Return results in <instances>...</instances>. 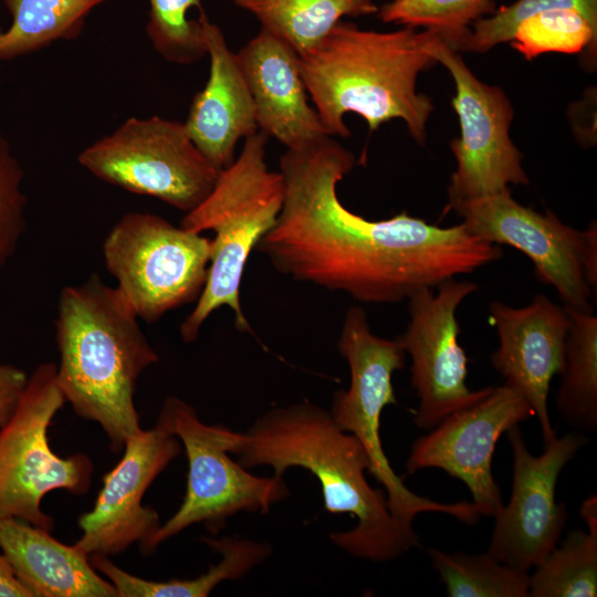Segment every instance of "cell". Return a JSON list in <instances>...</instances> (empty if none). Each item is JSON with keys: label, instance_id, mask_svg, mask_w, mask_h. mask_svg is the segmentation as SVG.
I'll return each mask as SVG.
<instances>
[{"label": "cell", "instance_id": "22", "mask_svg": "<svg viewBox=\"0 0 597 597\" xmlns=\"http://www.w3.org/2000/svg\"><path fill=\"white\" fill-rule=\"evenodd\" d=\"M261 28L292 46L298 55L322 41L345 17L377 13L374 0H233Z\"/></svg>", "mask_w": 597, "mask_h": 597}, {"label": "cell", "instance_id": "20", "mask_svg": "<svg viewBox=\"0 0 597 597\" xmlns=\"http://www.w3.org/2000/svg\"><path fill=\"white\" fill-rule=\"evenodd\" d=\"M0 549L33 597H118L90 556L59 542L49 530L0 519Z\"/></svg>", "mask_w": 597, "mask_h": 597}, {"label": "cell", "instance_id": "27", "mask_svg": "<svg viewBox=\"0 0 597 597\" xmlns=\"http://www.w3.org/2000/svg\"><path fill=\"white\" fill-rule=\"evenodd\" d=\"M149 13L146 34L154 50L166 61L189 65L207 55L205 19L188 18L192 8H201V0H148Z\"/></svg>", "mask_w": 597, "mask_h": 597}, {"label": "cell", "instance_id": "23", "mask_svg": "<svg viewBox=\"0 0 597 597\" xmlns=\"http://www.w3.org/2000/svg\"><path fill=\"white\" fill-rule=\"evenodd\" d=\"M107 0H3L12 15L0 34V60L42 50L60 40L78 38L90 12Z\"/></svg>", "mask_w": 597, "mask_h": 597}, {"label": "cell", "instance_id": "19", "mask_svg": "<svg viewBox=\"0 0 597 597\" xmlns=\"http://www.w3.org/2000/svg\"><path fill=\"white\" fill-rule=\"evenodd\" d=\"M209 77L205 87L192 98L186 130L220 172L230 166L240 139L259 130L254 102L247 78L221 31L205 19Z\"/></svg>", "mask_w": 597, "mask_h": 597}, {"label": "cell", "instance_id": "17", "mask_svg": "<svg viewBox=\"0 0 597 597\" xmlns=\"http://www.w3.org/2000/svg\"><path fill=\"white\" fill-rule=\"evenodd\" d=\"M490 323L496 328L500 346L491 362L505 378V385L519 391L537 417L545 443L556 438L548 413L551 383L564 365L565 344L570 318L566 307L543 294L522 307L501 301L490 306Z\"/></svg>", "mask_w": 597, "mask_h": 597}, {"label": "cell", "instance_id": "32", "mask_svg": "<svg viewBox=\"0 0 597 597\" xmlns=\"http://www.w3.org/2000/svg\"><path fill=\"white\" fill-rule=\"evenodd\" d=\"M28 374L11 364H0V428L17 409L28 381Z\"/></svg>", "mask_w": 597, "mask_h": 597}, {"label": "cell", "instance_id": "26", "mask_svg": "<svg viewBox=\"0 0 597 597\" xmlns=\"http://www.w3.org/2000/svg\"><path fill=\"white\" fill-rule=\"evenodd\" d=\"M450 597H527L528 572L511 567L488 553L428 551Z\"/></svg>", "mask_w": 597, "mask_h": 597}, {"label": "cell", "instance_id": "6", "mask_svg": "<svg viewBox=\"0 0 597 597\" xmlns=\"http://www.w3.org/2000/svg\"><path fill=\"white\" fill-rule=\"evenodd\" d=\"M338 349L346 359L350 383L334 394L329 413L335 423L353 434L369 459V472L384 486L388 507L398 521L412 524L425 512L451 515L467 524L480 520V511L469 502L440 503L410 491L389 463L380 439V417L387 405H396L392 374L405 365V349L399 338L375 335L367 314L352 306L344 318Z\"/></svg>", "mask_w": 597, "mask_h": 597}, {"label": "cell", "instance_id": "33", "mask_svg": "<svg viewBox=\"0 0 597 597\" xmlns=\"http://www.w3.org/2000/svg\"><path fill=\"white\" fill-rule=\"evenodd\" d=\"M0 597H33L0 549Z\"/></svg>", "mask_w": 597, "mask_h": 597}, {"label": "cell", "instance_id": "3", "mask_svg": "<svg viewBox=\"0 0 597 597\" xmlns=\"http://www.w3.org/2000/svg\"><path fill=\"white\" fill-rule=\"evenodd\" d=\"M440 34L416 28L379 32L341 21L316 45L298 55L302 77L329 136L347 138V113L362 116L370 130L401 119L420 144L427 137L432 101L417 91L420 72L437 63Z\"/></svg>", "mask_w": 597, "mask_h": 597}, {"label": "cell", "instance_id": "8", "mask_svg": "<svg viewBox=\"0 0 597 597\" xmlns=\"http://www.w3.org/2000/svg\"><path fill=\"white\" fill-rule=\"evenodd\" d=\"M56 365L42 363L28 377L15 411L0 428V519L15 517L51 531L53 519L41 509L53 490L85 494L94 471L84 453L59 457L48 430L65 404Z\"/></svg>", "mask_w": 597, "mask_h": 597}, {"label": "cell", "instance_id": "10", "mask_svg": "<svg viewBox=\"0 0 597 597\" xmlns=\"http://www.w3.org/2000/svg\"><path fill=\"white\" fill-rule=\"evenodd\" d=\"M77 160L107 184L157 198L185 213L206 199L219 175L184 123L156 115L127 118L83 149Z\"/></svg>", "mask_w": 597, "mask_h": 597}, {"label": "cell", "instance_id": "13", "mask_svg": "<svg viewBox=\"0 0 597 597\" xmlns=\"http://www.w3.org/2000/svg\"><path fill=\"white\" fill-rule=\"evenodd\" d=\"M436 289L433 293L425 287L408 298L410 322L398 337L411 358V386L419 398L413 422L422 430H430L448 415L473 405L491 389L468 387V357L459 344L455 312L478 285L451 279Z\"/></svg>", "mask_w": 597, "mask_h": 597}, {"label": "cell", "instance_id": "25", "mask_svg": "<svg viewBox=\"0 0 597 597\" xmlns=\"http://www.w3.org/2000/svg\"><path fill=\"white\" fill-rule=\"evenodd\" d=\"M597 595V527L570 530L528 576L531 597Z\"/></svg>", "mask_w": 597, "mask_h": 597}, {"label": "cell", "instance_id": "5", "mask_svg": "<svg viewBox=\"0 0 597 597\" xmlns=\"http://www.w3.org/2000/svg\"><path fill=\"white\" fill-rule=\"evenodd\" d=\"M268 139L260 130L247 137L210 193L180 221L187 230L214 232L206 284L180 325L184 343L195 342L205 321L222 306L233 312L238 331H250L240 303L243 273L252 251L275 226L285 197L283 175L269 170L265 161Z\"/></svg>", "mask_w": 597, "mask_h": 597}, {"label": "cell", "instance_id": "34", "mask_svg": "<svg viewBox=\"0 0 597 597\" xmlns=\"http://www.w3.org/2000/svg\"><path fill=\"white\" fill-rule=\"evenodd\" d=\"M596 495L588 498L582 505V516L588 525L597 526Z\"/></svg>", "mask_w": 597, "mask_h": 597}, {"label": "cell", "instance_id": "7", "mask_svg": "<svg viewBox=\"0 0 597 597\" xmlns=\"http://www.w3.org/2000/svg\"><path fill=\"white\" fill-rule=\"evenodd\" d=\"M156 426L176 436L185 449L187 489L181 505L160 525L145 554L193 524H203L216 535L229 517L240 512L266 514L289 496L283 476L254 475L230 458L242 432L205 423L182 399L167 397Z\"/></svg>", "mask_w": 597, "mask_h": 597}, {"label": "cell", "instance_id": "24", "mask_svg": "<svg viewBox=\"0 0 597 597\" xmlns=\"http://www.w3.org/2000/svg\"><path fill=\"white\" fill-rule=\"evenodd\" d=\"M570 326L565 344L556 407L579 429L597 427V316L565 306Z\"/></svg>", "mask_w": 597, "mask_h": 597}, {"label": "cell", "instance_id": "30", "mask_svg": "<svg viewBox=\"0 0 597 597\" xmlns=\"http://www.w3.org/2000/svg\"><path fill=\"white\" fill-rule=\"evenodd\" d=\"M556 9L576 10L597 27V0H516L473 22L455 51L486 52L510 42L517 25L526 18Z\"/></svg>", "mask_w": 597, "mask_h": 597}, {"label": "cell", "instance_id": "29", "mask_svg": "<svg viewBox=\"0 0 597 597\" xmlns=\"http://www.w3.org/2000/svg\"><path fill=\"white\" fill-rule=\"evenodd\" d=\"M597 27L573 9H556L531 15L514 31L511 45L532 60L546 52L596 51Z\"/></svg>", "mask_w": 597, "mask_h": 597}, {"label": "cell", "instance_id": "28", "mask_svg": "<svg viewBox=\"0 0 597 597\" xmlns=\"http://www.w3.org/2000/svg\"><path fill=\"white\" fill-rule=\"evenodd\" d=\"M494 9L493 0H391L377 13L384 23L436 31L455 50L470 25Z\"/></svg>", "mask_w": 597, "mask_h": 597}, {"label": "cell", "instance_id": "31", "mask_svg": "<svg viewBox=\"0 0 597 597\" xmlns=\"http://www.w3.org/2000/svg\"><path fill=\"white\" fill-rule=\"evenodd\" d=\"M23 170L0 133V269L14 254L27 229Z\"/></svg>", "mask_w": 597, "mask_h": 597}, {"label": "cell", "instance_id": "4", "mask_svg": "<svg viewBox=\"0 0 597 597\" xmlns=\"http://www.w3.org/2000/svg\"><path fill=\"white\" fill-rule=\"evenodd\" d=\"M137 320L117 289L96 274L59 296V386L77 416L101 426L115 453L142 430L134 402L137 380L159 360Z\"/></svg>", "mask_w": 597, "mask_h": 597}, {"label": "cell", "instance_id": "9", "mask_svg": "<svg viewBox=\"0 0 597 597\" xmlns=\"http://www.w3.org/2000/svg\"><path fill=\"white\" fill-rule=\"evenodd\" d=\"M211 252V239L144 212L123 216L103 243L117 291L148 323L198 300Z\"/></svg>", "mask_w": 597, "mask_h": 597}, {"label": "cell", "instance_id": "11", "mask_svg": "<svg viewBox=\"0 0 597 597\" xmlns=\"http://www.w3.org/2000/svg\"><path fill=\"white\" fill-rule=\"evenodd\" d=\"M467 231L499 245H510L534 264L537 280L553 286L564 306L594 312L597 292V226L578 230L551 210L540 213L519 203L510 189L450 208Z\"/></svg>", "mask_w": 597, "mask_h": 597}, {"label": "cell", "instance_id": "12", "mask_svg": "<svg viewBox=\"0 0 597 597\" xmlns=\"http://www.w3.org/2000/svg\"><path fill=\"white\" fill-rule=\"evenodd\" d=\"M433 55L454 81L452 106L460 123V136L450 144L457 169L446 212L457 203L505 191L511 184L528 185L523 156L509 135L514 112L505 93L481 82L441 35Z\"/></svg>", "mask_w": 597, "mask_h": 597}, {"label": "cell", "instance_id": "35", "mask_svg": "<svg viewBox=\"0 0 597 597\" xmlns=\"http://www.w3.org/2000/svg\"><path fill=\"white\" fill-rule=\"evenodd\" d=\"M1 32H2V31L0 30V34H1Z\"/></svg>", "mask_w": 597, "mask_h": 597}, {"label": "cell", "instance_id": "18", "mask_svg": "<svg viewBox=\"0 0 597 597\" xmlns=\"http://www.w3.org/2000/svg\"><path fill=\"white\" fill-rule=\"evenodd\" d=\"M235 54L251 91L260 132L286 149L328 135L308 103L300 57L292 46L261 28Z\"/></svg>", "mask_w": 597, "mask_h": 597}, {"label": "cell", "instance_id": "14", "mask_svg": "<svg viewBox=\"0 0 597 597\" xmlns=\"http://www.w3.org/2000/svg\"><path fill=\"white\" fill-rule=\"evenodd\" d=\"M513 454L512 491L495 517L488 554L494 559L528 572L556 545L566 525L567 512L556 501V484L564 467L587 439L570 432L546 443L540 457L530 453L517 426L507 431Z\"/></svg>", "mask_w": 597, "mask_h": 597}, {"label": "cell", "instance_id": "21", "mask_svg": "<svg viewBox=\"0 0 597 597\" xmlns=\"http://www.w3.org/2000/svg\"><path fill=\"white\" fill-rule=\"evenodd\" d=\"M221 555L220 562L192 579L151 582L129 574L108 556L94 554L91 564L113 584L118 597H206L224 580L238 579L262 563L272 552L266 543L237 537H202Z\"/></svg>", "mask_w": 597, "mask_h": 597}, {"label": "cell", "instance_id": "16", "mask_svg": "<svg viewBox=\"0 0 597 597\" xmlns=\"http://www.w3.org/2000/svg\"><path fill=\"white\" fill-rule=\"evenodd\" d=\"M119 462L103 478L93 509L78 517L82 535L75 547L87 556L116 555L139 543L143 552L160 519L143 496L181 451L179 439L155 426L128 437Z\"/></svg>", "mask_w": 597, "mask_h": 597}, {"label": "cell", "instance_id": "15", "mask_svg": "<svg viewBox=\"0 0 597 597\" xmlns=\"http://www.w3.org/2000/svg\"><path fill=\"white\" fill-rule=\"evenodd\" d=\"M525 398L505 384L471 406L443 418L418 438L406 462L408 473L436 468L462 481L473 504L484 516H495L503 505L492 474V457L499 438L533 416Z\"/></svg>", "mask_w": 597, "mask_h": 597}, {"label": "cell", "instance_id": "2", "mask_svg": "<svg viewBox=\"0 0 597 597\" xmlns=\"http://www.w3.org/2000/svg\"><path fill=\"white\" fill-rule=\"evenodd\" d=\"M232 454L244 468L270 465L277 476L294 467L310 471L320 482L325 510L356 517L352 530L329 535L354 557L388 562L419 546L411 524L391 514L384 490L367 482L364 447L317 405L301 401L268 410L241 433Z\"/></svg>", "mask_w": 597, "mask_h": 597}, {"label": "cell", "instance_id": "1", "mask_svg": "<svg viewBox=\"0 0 597 597\" xmlns=\"http://www.w3.org/2000/svg\"><path fill=\"white\" fill-rule=\"evenodd\" d=\"M354 166V154L329 135L281 156L283 207L256 247L280 273L362 303L390 304L502 258L499 244L462 222L443 228L406 211L385 220L354 213L337 195Z\"/></svg>", "mask_w": 597, "mask_h": 597}]
</instances>
